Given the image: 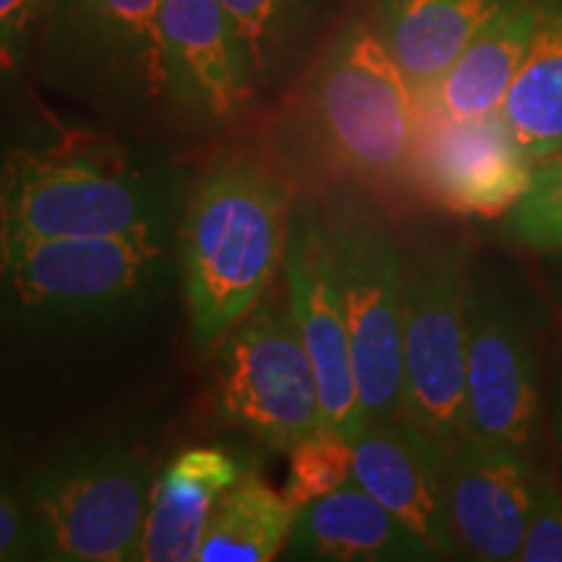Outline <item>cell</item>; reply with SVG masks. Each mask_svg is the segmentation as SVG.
<instances>
[{"label":"cell","mask_w":562,"mask_h":562,"mask_svg":"<svg viewBox=\"0 0 562 562\" xmlns=\"http://www.w3.org/2000/svg\"><path fill=\"white\" fill-rule=\"evenodd\" d=\"M191 178L178 161L91 131L0 146V245L100 240L178 227Z\"/></svg>","instance_id":"6da1fadb"},{"label":"cell","mask_w":562,"mask_h":562,"mask_svg":"<svg viewBox=\"0 0 562 562\" xmlns=\"http://www.w3.org/2000/svg\"><path fill=\"white\" fill-rule=\"evenodd\" d=\"M290 178L256 151H222L191 182L178 224V273L199 355L261 302L284 269Z\"/></svg>","instance_id":"7a4b0ae2"},{"label":"cell","mask_w":562,"mask_h":562,"mask_svg":"<svg viewBox=\"0 0 562 562\" xmlns=\"http://www.w3.org/2000/svg\"><path fill=\"white\" fill-rule=\"evenodd\" d=\"M178 271V227L100 240L0 245V323L74 331L136 313Z\"/></svg>","instance_id":"3957f363"},{"label":"cell","mask_w":562,"mask_h":562,"mask_svg":"<svg viewBox=\"0 0 562 562\" xmlns=\"http://www.w3.org/2000/svg\"><path fill=\"white\" fill-rule=\"evenodd\" d=\"M323 151L357 180L391 186L414 170L422 108L378 24L349 21L323 55L311 87Z\"/></svg>","instance_id":"277c9868"},{"label":"cell","mask_w":562,"mask_h":562,"mask_svg":"<svg viewBox=\"0 0 562 562\" xmlns=\"http://www.w3.org/2000/svg\"><path fill=\"white\" fill-rule=\"evenodd\" d=\"M472 245L422 232L402 243V417L451 453L467 427Z\"/></svg>","instance_id":"5b68a950"},{"label":"cell","mask_w":562,"mask_h":562,"mask_svg":"<svg viewBox=\"0 0 562 562\" xmlns=\"http://www.w3.org/2000/svg\"><path fill=\"white\" fill-rule=\"evenodd\" d=\"M154 476L144 451L121 440H97L45 463L26 492L37 558L136 560Z\"/></svg>","instance_id":"8992f818"},{"label":"cell","mask_w":562,"mask_h":562,"mask_svg":"<svg viewBox=\"0 0 562 562\" xmlns=\"http://www.w3.org/2000/svg\"><path fill=\"white\" fill-rule=\"evenodd\" d=\"M165 0H47L40 24L45 79L102 110L167 102Z\"/></svg>","instance_id":"52a82bcc"},{"label":"cell","mask_w":562,"mask_h":562,"mask_svg":"<svg viewBox=\"0 0 562 562\" xmlns=\"http://www.w3.org/2000/svg\"><path fill=\"white\" fill-rule=\"evenodd\" d=\"M323 206L364 417H396L404 391L402 243L381 211L357 195L334 193Z\"/></svg>","instance_id":"ba28073f"},{"label":"cell","mask_w":562,"mask_h":562,"mask_svg":"<svg viewBox=\"0 0 562 562\" xmlns=\"http://www.w3.org/2000/svg\"><path fill=\"white\" fill-rule=\"evenodd\" d=\"M214 355V412L224 425L279 453L326 427L318 378L290 297L266 292Z\"/></svg>","instance_id":"9c48e42d"},{"label":"cell","mask_w":562,"mask_h":562,"mask_svg":"<svg viewBox=\"0 0 562 562\" xmlns=\"http://www.w3.org/2000/svg\"><path fill=\"white\" fill-rule=\"evenodd\" d=\"M537 328L521 300L497 279H472L467 323V427L531 456L537 442Z\"/></svg>","instance_id":"30bf717a"},{"label":"cell","mask_w":562,"mask_h":562,"mask_svg":"<svg viewBox=\"0 0 562 562\" xmlns=\"http://www.w3.org/2000/svg\"><path fill=\"white\" fill-rule=\"evenodd\" d=\"M286 297L318 378L323 422L351 440L364 425L355 360L334 273L326 206L297 195L284 258Z\"/></svg>","instance_id":"8fae6325"},{"label":"cell","mask_w":562,"mask_h":562,"mask_svg":"<svg viewBox=\"0 0 562 562\" xmlns=\"http://www.w3.org/2000/svg\"><path fill=\"white\" fill-rule=\"evenodd\" d=\"M414 170L453 214L497 220L529 193L537 161L516 144L501 115L476 121L422 115Z\"/></svg>","instance_id":"7c38bea8"},{"label":"cell","mask_w":562,"mask_h":562,"mask_svg":"<svg viewBox=\"0 0 562 562\" xmlns=\"http://www.w3.org/2000/svg\"><path fill=\"white\" fill-rule=\"evenodd\" d=\"M537 474L531 456L480 435H463L448 456V518L459 558L518 560Z\"/></svg>","instance_id":"4fadbf2b"},{"label":"cell","mask_w":562,"mask_h":562,"mask_svg":"<svg viewBox=\"0 0 562 562\" xmlns=\"http://www.w3.org/2000/svg\"><path fill=\"white\" fill-rule=\"evenodd\" d=\"M351 480L425 539L440 560L459 558L448 518V451L402 414L364 419L351 438Z\"/></svg>","instance_id":"5bb4252c"},{"label":"cell","mask_w":562,"mask_h":562,"mask_svg":"<svg viewBox=\"0 0 562 562\" xmlns=\"http://www.w3.org/2000/svg\"><path fill=\"white\" fill-rule=\"evenodd\" d=\"M161 47L167 102L180 115L227 125L258 97L222 0H165Z\"/></svg>","instance_id":"9a60e30c"},{"label":"cell","mask_w":562,"mask_h":562,"mask_svg":"<svg viewBox=\"0 0 562 562\" xmlns=\"http://www.w3.org/2000/svg\"><path fill=\"white\" fill-rule=\"evenodd\" d=\"M284 558L311 562L440 560L425 539L355 480L297 510Z\"/></svg>","instance_id":"2e32d148"},{"label":"cell","mask_w":562,"mask_h":562,"mask_svg":"<svg viewBox=\"0 0 562 562\" xmlns=\"http://www.w3.org/2000/svg\"><path fill=\"white\" fill-rule=\"evenodd\" d=\"M240 463L214 446L188 448L154 476L138 562H193L216 503L240 480Z\"/></svg>","instance_id":"e0dca14e"},{"label":"cell","mask_w":562,"mask_h":562,"mask_svg":"<svg viewBox=\"0 0 562 562\" xmlns=\"http://www.w3.org/2000/svg\"><path fill=\"white\" fill-rule=\"evenodd\" d=\"M542 0H518L463 47L451 68L419 97L425 117L476 121L497 115L529 50Z\"/></svg>","instance_id":"ac0fdd59"},{"label":"cell","mask_w":562,"mask_h":562,"mask_svg":"<svg viewBox=\"0 0 562 562\" xmlns=\"http://www.w3.org/2000/svg\"><path fill=\"white\" fill-rule=\"evenodd\" d=\"M513 3L518 0H378L375 24L422 97Z\"/></svg>","instance_id":"d6986e66"},{"label":"cell","mask_w":562,"mask_h":562,"mask_svg":"<svg viewBox=\"0 0 562 562\" xmlns=\"http://www.w3.org/2000/svg\"><path fill=\"white\" fill-rule=\"evenodd\" d=\"M497 115L537 165L562 151V0L539 3L529 50Z\"/></svg>","instance_id":"ffe728a7"},{"label":"cell","mask_w":562,"mask_h":562,"mask_svg":"<svg viewBox=\"0 0 562 562\" xmlns=\"http://www.w3.org/2000/svg\"><path fill=\"white\" fill-rule=\"evenodd\" d=\"M297 508L258 472H243L211 513L195 562H269L286 550Z\"/></svg>","instance_id":"44dd1931"},{"label":"cell","mask_w":562,"mask_h":562,"mask_svg":"<svg viewBox=\"0 0 562 562\" xmlns=\"http://www.w3.org/2000/svg\"><path fill=\"white\" fill-rule=\"evenodd\" d=\"M240 42L256 94L286 76L311 30L315 0H222Z\"/></svg>","instance_id":"7402d4cb"},{"label":"cell","mask_w":562,"mask_h":562,"mask_svg":"<svg viewBox=\"0 0 562 562\" xmlns=\"http://www.w3.org/2000/svg\"><path fill=\"white\" fill-rule=\"evenodd\" d=\"M290 476L284 484V497L292 508H305L328 492L351 482L355 451L347 435L321 427L311 438L300 440L290 453Z\"/></svg>","instance_id":"603a6c76"},{"label":"cell","mask_w":562,"mask_h":562,"mask_svg":"<svg viewBox=\"0 0 562 562\" xmlns=\"http://www.w3.org/2000/svg\"><path fill=\"white\" fill-rule=\"evenodd\" d=\"M505 220L510 237L524 248L562 252V151L539 161L529 193Z\"/></svg>","instance_id":"cb8c5ba5"},{"label":"cell","mask_w":562,"mask_h":562,"mask_svg":"<svg viewBox=\"0 0 562 562\" xmlns=\"http://www.w3.org/2000/svg\"><path fill=\"white\" fill-rule=\"evenodd\" d=\"M518 562H562V490L544 472L537 474V495Z\"/></svg>","instance_id":"d4e9b609"},{"label":"cell","mask_w":562,"mask_h":562,"mask_svg":"<svg viewBox=\"0 0 562 562\" xmlns=\"http://www.w3.org/2000/svg\"><path fill=\"white\" fill-rule=\"evenodd\" d=\"M47 0H0V81L16 76L37 42Z\"/></svg>","instance_id":"484cf974"},{"label":"cell","mask_w":562,"mask_h":562,"mask_svg":"<svg viewBox=\"0 0 562 562\" xmlns=\"http://www.w3.org/2000/svg\"><path fill=\"white\" fill-rule=\"evenodd\" d=\"M37 558L26 508L0 490V562Z\"/></svg>","instance_id":"4316f807"},{"label":"cell","mask_w":562,"mask_h":562,"mask_svg":"<svg viewBox=\"0 0 562 562\" xmlns=\"http://www.w3.org/2000/svg\"><path fill=\"white\" fill-rule=\"evenodd\" d=\"M552 427H554V440H558V453H560V463H562V375L558 381V396H554Z\"/></svg>","instance_id":"83f0119b"}]
</instances>
